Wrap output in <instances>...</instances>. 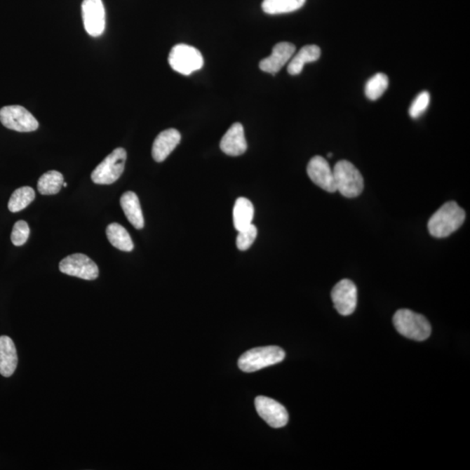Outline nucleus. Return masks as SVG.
Segmentation results:
<instances>
[{"instance_id":"obj_1","label":"nucleus","mask_w":470,"mask_h":470,"mask_svg":"<svg viewBox=\"0 0 470 470\" xmlns=\"http://www.w3.org/2000/svg\"><path fill=\"white\" fill-rule=\"evenodd\" d=\"M466 218L464 209L457 202L448 201L429 219L428 229L436 238H445L460 229Z\"/></svg>"},{"instance_id":"obj_2","label":"nucleus","mask_w":470,"mask_h":470,"mask_svg":"<svg viewBox=\"0 0 470 470\" xmlns=\"http://www.w3.org/2000/svg\"><path fill=\"white\" fill-rule=\"evenodd\" d=\"M393 323L401 335L415 341H425L431 334L429 321L422 314L410 309L397 311L393 317Z\"/></svg>"},{"instance_id":"obj_3","label":"nucleus","mask_w":470,"mask_h":470,"mask_svg":"<svg viewBox=\"0 0 470 470\" xmlns=\"http://www.w3.org/2000/svg\"><path fill=\"white\" fill-rule=\"evenodd\" d=\"M284 350L276 346L260 347L248 350L239 358L238 366L247 373L258 371L285 359Z\"/></svg>"},{"instance_id":"obj_4","label":"nucleus","mask_w":470,"mask_h":470,"mask_svg":"<svg viewBox=\"0 0 470 470\" xmlns=\"http://www.w3.org/2000/svg\"><path fill=\"white\" fill-rule=\"evenodd\" d=\"M333 173H334L336 191H339L343 196L356 198L363 193V177L351 162L338 161Z\"/></svg>"},{"instance_id":"obj_5","label":"nucleus","mask_w":470,"mask_h":470,"mask_svg":"<svg viewBox=\"0 0 470 470\" xmlns=\"http://www.w3.org/2000/svg\"><path fill=\"white\" fill-rule=\"evenodd\" d=\"M126 156L128 154L124 148L119 147L112 152L93 170L91 175L93 182L99 185H111L117 182L124 172Z\"/></svg>"},{"instance_id":"obj_6","label":"nucleus","mask_w":470,"mask_h":470,"mask_svg":"<svg viewBox=\"0 0 470 470\" xmlns=\"http://www.w3.org/2000/svg\"><path fill=\"white\" fill-rule=\"evenodd\" d=\"M168 63L173 70L183 75H190L201 69L204 65L203 56L194 47L179 44L173 46L169 53Z\"/></svg>"},{"instance_id":"obj_7","label":"nucleus","mask_w":470,"mask_h":470,"mask_svg":"<svg viewBox=\"0 0 470 470\" xmlns=\"http://www.w3.org/2000/svg\"><path fill=\"white\" fill-rule=\"evenodd\" d=\"M0 121L6 128L20 133L36 131L39 122L30 112L21 106H7L0 109Z\"/></svg>"},{"instance_id":"obj_8","label":"nucleus","mask_w":470,"mask_h":470,"mask_svg":"<svg viewBox=\"0 0 470 470\" xmlns=\"http://www.w3.org/2000/svg\"><path fill=\"white\" fill-rule=\"evenodd\" d=\"M59 267L60 272L83 280L93 281L99 276V267L96 263L82 254L67 256L61 260Z\"/></svg>"},{"instance_id":"obj_9","label":"nucleus","mask_w":470,"mask_h":470,"mask_svg":"<svg viewBox=\"0 0 470 470\" xmlns=\"http://www.w3.org/2000/svg\"><path fill=\"white\" fill-rule=\"evenodd\" d=\"M83 22L86 32L99 37L106 27V12L102 0H84L82 3Z\"/></svg>"},{"instance_id":"obj_10","label":"nucleus","mask_w":470,"mask_h":470,"mask_svg":"<svg viewBox=\"0 0 470 470\" xmlns=\"http://www.w3.org/2000/svg\"><path fill=\"white\" fill-rule=\"evenodd\" d=\"M255 405L260 417L269 426L279 429L287 425L288 413L283 405L262 396L256 397Z\"/></svg>"},{"instance_id":"obj_11","label":"nucleus","mask_w":470,"mask_h":470,"mask_svg":"<svg viewBox=\"0 0 470 470\" xmlns=\"http://www.w3.org/2000/svg\"><path fill=\"white\" fill-rule=\"evenodd\" d=\"M332 301L336 310L342 316H350L357 305V288L354 282L344 279L339 281L333 288Z\"/></svg>"},{"instance_id":"obj_12","label":"nucleus","mask_w":470,"mask_h":470,"mask_svg":"<svg viewBox=\"0 0 470 470\" xmlns=\"http://www.w3.org/2000/svg\"><path fill=\"white\" fill-rule=\"evenodd\" d=\"M307 175L316 186L328 193H335L334 173L328 162L321 156H314L311 159L307 168Z\"/></svg>"},{"instance_id":"obj_13","label":"nucleus","mask_w":470,"mask_h":470,"mask_svg":"<svg viewBox=\"0 0 470 470\" xmlns=\"http://www.w3.org/2000/svg\"><path fill=\"white\" fill-rule=\"evenodd\" d=\"M295 46L288 42L278 43L274 46L272 54L260 62V70L276 75L289 62L295 53Z\"/></svg>"},{"instance_id":"obj_14","label":"nucleus","mask_w":470,"mask_h":470,"mask_svg":"<svg viewBox=\"0 0 470 470\" xmlns=\"http://www.w3.org/2000/svg\"><path fill=\"white\" fill-rule=\"evenodd\" d=\"M220 147L223 153L229 156L243 154L248 149L243 126L241 123H234L222 137Z\"/></svg>"},{"instance_id":"obj_15","label":"nucleus","mask_w":470,"mask_h":470,"mask_svg":"<svg viewBox=\"0 0 470 470\" xmlns=\"http://www.w3.org/2000/svg\"><path fill=\"white\" fill-rule=\"evenodd\" d=\"M180 140L182 135L178 130L170 128L161 132L155 139L152 148L154 160L156 162L164 161L178 146Z\"/></svg>"},{"instance_id":"obj_16","label":"nucleus","mask_w":470,"mask_h":470,"mask_svg":"<svg viewBox=\"0 0 470 470\" xmlns=\"http://www.w3.org/2000/svg\"><path fill=\"white\" fill-rule=\"evenodd\" d=\"M18 354L15 345L9 336H0V375L10 377L16 370Z\"/></svg>"},{"instance_id":"obj_17","label":"nucleus","mask_w":470,"mask_h":470,"mask_svg":"<svg viewBox=\"0 0 470 470\" xmlns=\"http://www.w3.org/2000/svg\"><path fill=\"white\" fill-rule=\"evenodd\" d=\"M121 206L128 222L136 229H142L145 226L144 217L137 194L133 192H126L121 198Z\"/></svg>"},{"instance_id":"obj_18","label":"nucleus","mask_w":470,"mask_h":470,"mask_svg":"<svg viewBox=\"0 0 470 470\" xmlns=\"http://www.w3.org/2000/svg\"><path fill=\"white\" fill-rule=\"evenodd\" d=\"M321 54V48L316 45L303 46L289 61L288 67V74L291 75L301 74L305 65L319 60Z\"/></svg>"},{"instance_id":"obj_19","label":"nucleus","mask_w":470,"mask_h":470,"mask_svg":"<svg viewBox=\"0 0 470 470\" xmlns=\"http://www.w3.org/2000/svg\"><path fill=\"white\" fill-rule=\"evenodd\" d=\"M255 215V208L247 198H238L235 201L233 217L234 229L239 231L251 225Z\"/></svg>"},{"instance_id":"obj_20","label":"nucleus","mask_w":470,"mask_h":470,"mask_svg":"<svg viewBox=\"0 0 470 470\" xmlns=\"http://www.w3.org/2000/svg\"><path fill=\"white\" fill-rule=\"evenodd\" d=\"M107 236L110 243L119 250L131 252L135 248L128 231L118 223H112L107 227Z\"/></svg>"},{"instance_id":"obj_21","label":"nucleus","mask_w":470,"mask_h":470,"mask_svg":"<svg viewBox=\"0 0 470 470\" xmlns=\"http://www.w3.org/2000/svg\"><path fill=\"white\" fill-rule=\"evenodd\" d=\"M306 0H263L264 13L276 15L295 12L305 5Z\"/></svg>"},{"instance_id":"obj_22","label":"nucleus","mask_w":470,"mask_h":470,"mask_svg":"<svg viewBox=\"0 0 470 470\" xmlns=\"http://www.w3.org/2000/svg\"><path fill=\"white\" fill-rule=\"evenodd\" d=\"M64 183L62 173L58 171L45 173L38 182V190L43 195H53L59 193Z\"/></svg>"},{"instance_id":"obj_23","label":"nucleus","mask_w":470,"mask_h":470,"mask_svg":"<svg viewBox=\"0 0 470 470\" xmlns=\"http://www.w3.org/2000/svg\"><path fill=\"white\" fill-rule=\"evenodd\" d=\"M35 192L30 187L18 188L13 192L8 202V209L12 213H18L27 208L34 201Z\"/></svg>"},{"instance_id":"obj_24","label":"nucleus","mask_w":470,"mask_h":470,"mask_svg":"<svg viewBox=\"0 0 470 470\" xmlns=\"http://www.w3.org/2000/svg\"><path fill=\"white\" fill-rule=\"evenodd\" d=\"M389 86V78L384 74L379 72L368 79L365 86V94L368 100H377L383 95Z\"/></svg>"},{"instance_id":"obj_25","label":"nucleus","mask_w":470,"mask_h":470,"mask_svg":"<svg viewBox=\"0 0 470 470\" xmlns=\"http://www.w3.org/2000/svg\"><path fill=\"white\" fill-rule=\"evenodd\" d=\"M257 227L255 225H249L246 229L239 231L236 238V246L239 250L246 251L254 243L257 237Z\"/></svg>"},{"instance_id":"obj_26","label":"nucleus","mask_w":470,"mask_h":470,"mask_svg":"<svg viewBox=\"0 0 470 470\" xmlns=\"http://www.w3.org/2000/svg\"><path fill=\"white\" fill-rule=\"evenodd\" d=\"M430 103V94L429 92L423 91L418 94L410 107V115L411 118L417 119L424 113Z\"/></svg>"},{"instance_id":"obj_27","label":"nucleus","mask_w":470,"mask_h":470,"mask_svg":"<svg viewBox=\"0 0 470 470\" xmlns=\"http://www.w3.org/2000/svg\"><path fill=\"white\" fill-rule=\"evenodd\" d=\"M29 235H30V229H29L28 224L24 220H19L14 224L11 240L14 246L20 247L27 241Z\"/></svg>"},{"instance_id":"obj_28","label":"nucleus","mask_w":470,"mask_h":470,"mask_svg":"<svg viewBox=\"0 0 470 470\" xmlns=\"http://www.w3.org/2000/svg\"><path fill=\"white\" fill-rule=\"evenodd\" d=\"M63 187H67V182H64V183H63Z\"/></svg>"}]
</instances>
